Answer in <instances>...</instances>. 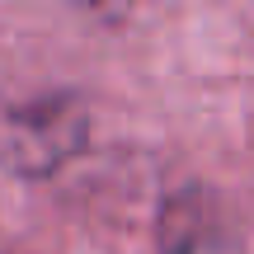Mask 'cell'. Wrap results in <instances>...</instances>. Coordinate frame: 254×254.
<instances>
[{"instance_id": "7a4b0ae2", "label": "cell", "mask_w": 254, "mask_h": 254, "mask_svg": "<svg viewBox=\"0 0 254 254\" xmlns=\"http://www.w3.org/2000/svg\"><path fill=\"white\" fill-rule=\"evenodd\" d=\"M155 245L160 254H236V236H231L226 207L217 202V193L189 184L165 198Z\"/></svg>"}, {"instance_id": "6da1fadb", "label": "cell", "mask_w": 254, "mask_h": 254, "mask_svg": "<svg viewBox=\"0 0 254 254\" xmlns=\"http://www.w3.org/2000/svg\"><path fill=\"white\" fill-rule=\"evenodd\" d=\"M85 141H90V113L85 99L71 90L0 104V170L19 179L57 174L85 151Z\"/></svg>"}]
</instances>
